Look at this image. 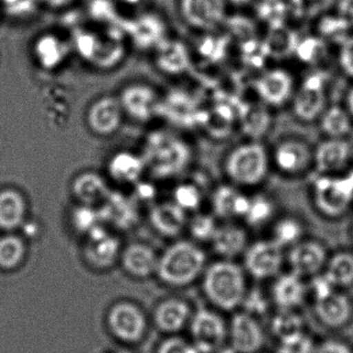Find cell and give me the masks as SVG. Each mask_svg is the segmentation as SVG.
Masks as SVG:
<instances>
[{"label":"cell","instance_id":"52a82bcc","mask_svg":"<svg viewBox=\"0 0 353 353\" xmlns=\"http://www.w3.org/2000/svg\"><path fill=\"white\" fill-rule=\"evenodd\" d=\"M192 344L202 353H216L226 345L228 326L218 312L199 309L189 323Z\"/></svg>","mask_w":353,"mask_h":353},{"label":"cell","instance_id":"83f0119b","mask_svg":"<svg viewBox=\"0 0 353 353\" xmlns=\"http://www.w3.org/2000/svg\"><path fill=\"white\" fill-rule=\"evenodd\" d=\"M72 190L74 196L86 206L100 203L109 195L106 181L94 172H84L76 177Z\"/></svg>","mask_w":353,"mask_h":353},{"label":"cell","instance_id":"7dc6e473","mask_svg":"<svg viewBox=\"0 0 353 353\" xmlns=\"http://www.w3.org/2000/svg\"><path fill=\"white\" fill-rule=\"evenodd\" d=\"M156 353H202L191 343L181 336H168L159 344Z\"/></svg>","mask_w":353,"mask_h":353},{"label":"cell","instance_id":"6da1fadb","mask_svg":"<svg viewBox=\"0 0 353 353\" xmlns=\"http://www.w3.org/2000/svg\"><path fill=\"white\" fill-rule=\"evenodd\" d=\"M247 276L243 266L233 260H219L206 266L201 276L202 291L220 311H239L249 289Z\"/></svg>","mask_w":353,"mask_h":353},{"label":"cell","instance_id":"8d00e7d4","mask_svg":"<svg viewBox=\"0 0 353 353\" xmlns=\"http://www.w3.org/2000/svg\"><path fill=\"white\" fill-rule=\"evenodd\" d=\"M67 51L63 42L57 37H42L36 44V57L46 69H54L63 63Z\"/></svg>","mask_w":353,"mask_h":353},{"label":"cell","instance_id":"ab89813d","mask_svg":"<svg viewBox=\"0 0 353 353\" xmlns=\"http://www.w3.org/2000/svg\"><path fill=\"white\" fill-rule=\"evenodd\" d=\"M218 226L216 216L208 214H196L188 220L187 229L195 243H210Z\"/></svg>","mask_w":353,"mask_h":353},{"label":"cell","instance_id":"74e56055","mask_svg":"<svg viewBox=\"0 0 353 353\" xmlns=\"http://www.w3.org/2000/svg\"><path fill=\"white\" fill-rule=\"evenodd\" d=\"M303 227L297 219L285 216L274 223L272 239L283 249L291 248L301 241Z\"/></svg>","mask_w":353,"mask_h":353},{"label":"cell","instance_id":"d4e9b609","mask_svg":"<svg viewBox=\"0 0 353 353\" xmlns=\"http://www.w3.org/2000/svg\"><path fill=\"white\" fill-rule=\"evenodd\" d=\"M251 199L231 185H220L212 195V210L216 218L228 220L245 218Z\"/></svg>","mask_w":353,"mask_h":353},{"label":"cell","instance_id":"94428289","mask_svg":"<svg viewBox=\"0 0 353 353\" xmlns=\"http://www.w3.org/2000/svg\"><path fill=\"white\" fill-rule=\"evenodd\" d=\"M352 237H353V225H352Z\"/></svg>","mask_w":353,"mask_h":353},{"label":"cell","instance_id":"44dd1931","mask_svg":"<svg viewBox=\"0 0 353 353\" xmlns=\"http://www.w3.org/2000/svg\"><path fill=\"white\" fill-rule=\"evenodd\" d=\"M350 154V145L343 138H327L314 150L313 162L320 173L330 175L346 166Z\"/></svg>","mask_w":353,"mask_h":353},{"label":"cell","instance_id":"4316f807","mask_svg":"<svg viewBox=\"0 0 353 353\" xmlns=\"http://www.w3.org/2000/svg\"><path fill=\"white\" fill-rule=\"evenodd\" d=\"M26 199L21 193L13 189L0 191V229L13 231L26 222Z\"/></svg>","mask_w":353,"mask_h":353},{"label":"cell","instance_id":"4dcf8cb0","mask_svg":"<svg viewBox=\"0 0 353 353\" xmlns=\"http://www.w3.org/2000/svg\"><path fill=\"white\" fill-rule=\"evenodd\" d=\"M132 34L140 47L156 48L165 40L166 26L159 16L146 14L134 22L132 26Z\"/></svg>","mask_w":353,"mask_h":353},{"label":"cell","instance_id":"e0dca14e","mask_svg":"<svg viewBox=\"0 0 353 353\" xmlns=\"http://www.w3.org/2000/svg\"><path fill=\"white\" fill-rule=\"evenodd\" d=\"M254 88L262 102L272 106H281L290 99L293 78L285 70H270L257 78Z\"/></svg>","mask_w":353,"mask_h":353},{"label":"cell","instance_id":"9f6ffc18","mask_svg":"<svg viewBox=\"0 0 353 353\" xmlns=\"http://www.w3.org/2000/svg\"><path fill=\"white\" fill-rule=\"evenodd\" d=\"M36 1L42 3V5L54 8V9H59V8H65L71 5L74 0H36Z\"/></svg>","mask_w":353,"mask_h":353},{"label":"cell","instance_id":"603a6c76","mask_svg":"<svg viewBox=\"0 0 353 353\" xmlns=\"http://www.w3.org/2000/svg\"><path fill=\"white\" fill-rule=\"evenodd\" d=\"M159 254L150 245L134 243L123 249L121 263L130 276L136 279H146L156 274Z\"/></svg>","mask_w":353,"mask_h":353},{"label":"cell","instance_id":"680465c9","mask_svg":"<svg viewBox=\"0 0 353 353\" xmlns=\"http://www.w3.org/2000/svg\"><path fill=\"white\" fill-rule=\"evenodd\" d=\"M117 1L127 6H136L141 3V0H117Z\"/></svg>","mask_w":353,"mask_h":353},{"label":"cell","instance_id":"6f0895ef","mask_svg":"<svg viewBox=\"0 0 353 353\" xmlns=\"http://www.w3.org/2000/svg\"><path fill=\"white\" fill-rule=\"evenodd\" d=\"M347 108H348V112L350 113L351 117H353V88L347 96Z\"/></svg>","mask_w":353,"mask_h":353},{"label":"cell","instance_id":"d6986e66","mask_svg":"<svg viewBox=\"0 0 353 353\" xmlns=\"http://www.w3.org/2000/svg\"><path fill=\"white\" fill-rule=\"evenodd\" d=\"M123 110L136 121H146L158 110V96L150 86L134 84L123 90L121 100Z\"/></svg>","mask_w":353,"mask_h":353},{"label":"cell","instance_id":"8fae6325","mask_svg":"<svg viewBox=\"0 0 353 353\" xmlns=\"http://www.w3.org/2000/svg\"><path fill=\"white\" fill-rule=\"evenodd\" d=\"M327 252L322 243L316 241H303L289 248L286 256L290 272L311 279L321 274L327 261Z\"/></svg>","mask_w":353,"mask_h":353},{"label":"cell","instance_id":"d6a6232c","mask_svg":"<svg viewBox=\"0 0 353 353\" xmlns=\"http://www.w3.org/2000/svg\"><path fill=\"white\" fill-rule=\"evenodd\" d=\"M237 117L243 131L251 138H259L268 131L270 114L259 105H236Z\"/></svg>","mask_w":353,"mask_h":353},{"label":"cell","instance_id":"f6af8a7d","mask_svg":"<svg viewBox=\"0 0 353 353\" xmlns=\"http://www.w3.org/2000/svg\"><path fill=\"white\" fill-rule=\"evenodd\" d=\"M227 48V42L225 39L206 37L202 39L198 45V52L202 57L208 61H216L224 57Z\"/></svg>","mask_w":353,"mask_h":353},{"label":"cell","instance_id":"277c9868","mask_svg":"<svg viewBox=\"0 0 353 353\" xmlns=\"http://www.w3.org/2000/svg\"><path fill=\"white\" fill-rule=\"evenodd\" d=\"M229 179L239 185L253 187L263 181L268 173V156L257 142H248L235 148L225 163Z\"/></svg>","mask_w":353,"mask_h":353},{"label":"cell","instance_id":"1f68e13d","mask_svg":"<svg viewBox=\"0 0 353 353\" xmlns=\"http://www.w3.org/2000/svg\"><path fill=\"white\" fill-rule=\"evenodd\" d=\"M270 328L279 342L290 340L305 332V321L296 310L278 309L270 319Z\"/></svg>","mask_w":353,"mask_h":353},{"label":"cell","instance_id":"ac0fdd59","mask_svg":"<svg viewBox=\"0 0 353 353\" xmlns=\"http://www.w3.org/2000/svg\"><path fill=\"white\" fill-rule=\"evenodd\" d=\"M123 107L117 99L104 97L94 102L88 112V123L94 133L109 136L119 130L123 119Z\"/></svg>","mask_w":353,"mask_h":353},{"label":"cell","instance_id":"5b68a950","mask_svg":"<svg viewBox=\"0 0 353 353\" xmlns=\"http://www.w3.org/2000/svg\"><path fill=\"white\" fill-rule=\"evenodd\" d=\"M314 204L327 218L342 216L353 203V172L346 176L322 175L314 183Z\"/></svg>","mask_w":353,"mask_h":353},{"label":"cell","instance_id":"ba28073f","mask_svg":"<svg viewBox=\"0 0 353 353\" xmlns=\"http://www.w3.org/2000/svg\"><path fill=\"white\" fill-rule=\"evenodd\" d=\"M107 325L111 334L121 342H140L148 330L145 314L135 303L119 301L109 310Z\"/></svg>","mask_w":353,"mask_h":353},{"label":"cell","instance_id":"d590c367","mask_svg":"<svg viewBox=\"0 0 353 353\" xmlns=\"http://www.w3.org/2000/svg\"><path fill=\"white\" fill-rule=\"evenodd\" d=\"M26 245L23 239L14 234L0 237V268L12 270L26 259Z\"/></svg>","mask_w":353,"mask_h":353},{"label":"cell","instance_id":"4fadbf2b","mask_svg":"<svg viewBox=\"0 0 353 353\" xmlns=\"http://www.w3.org/2000/svg\"><path fill=\"white\" fill-rule=\"evenodd\" d=\"M270 295L279 310H297L309 295V287L305 279L289 270L274 279Z\"/></svg>","mask_w":353,"mask_h":353},{"label":"cell","instance_id":"e575fe53","mask_svg":"<svg viewBox=\"0 0 353 353\" xmlns=\"http://www.w3.org/2000/svg\"><path fill=\"white\" fill-rule=\"evenodd\" d=\"M322 132L328 138H344L351 130V115L348 110L332 106L320 117Z\"/></svg>","mask_w":353,"mask_h":353},{"label":"cell","instance_id":"c3c4849f","mask_svg":"<svg viewBox=\"0 0 353 353\" xmlns=\"http://www.w3.org/2000/svg\"><path fill=\"white\" fill-rule=\"evenodd\" d=\"M307 287H309V294L312 295L314 301H321L336 290V287L326 278L323 272L312 276Z\"/></svg>","mask_w":353,"mask_h":353},{"label":"cell","instance_id":"f1b7e54d","mask_svg":"<svg viewBox=\"0 0 353 353\" xmlns=\"http://www.w3.org/2000/svg\"><path fill=\"white\" fill-rule=\"evenodd\" d=\"M299 41L293 30L283 23H278L270 26L263 45L268 57L284 59L294 54Z\"/></svg>","mask_w":353,"mask_h":353},{"label":"cell","instance_id":"60d3db41","mask_svg":"<svg viewBox=\"0 0 353 353\" xmlns=\"http://www.w3.org/2000/svg\"><path fill=\"white\" fill-rule=\"evenodd\" d=\"M274 205L268 198L258 196L251 199L245 221L252 228H260L268 224L274 216Z\"/></svg>","mask_w":353,"mask_h":353},{"label":"cell","instance_id":"681fc988","mask_svg":"<svg viewBox=\"0 0 353 353\" xmlns=\"http://www.w3.org/2000/svg\"><path fill=\"white\" fill-rule=\"evenodd\" d=\"M229 28L232 32V36L239 40H243V42L254 39V26L250 20L243 17H233L230 19H226Z\"/></svg>","mask_w":353,"mask_h":353},{"label":"cell","instance_id":"ffe728a7","mask_svg":"<svg viewBox=\"0 0 353 353\" xmlns=\"http://www.w3.org/2000/svg\"><path fill=\"white\" fill-rule=\"evenodd\" d=\"M121 254V243L117 237L108 234L99 227L90 233L84 256L88 263L97 268H108Z\"/></svg>","mask_w":353,"mask_h":353},{"label":"cell","instance_id":"8992f818","mask_svg":"<svg viewBox=\"0 0 353 353\" xmlns=\"http://www.w3.org/2000/svg\"><path fill=\"white\" fill-rule=\"evenodd\" d=\"M285 260L284 249L274 239H261L245 250L243 268L255 280H270L281 274Z\"/></svg>","mask_w":353,"mask_h":353},{"label":"cell","instance_id":"3957f363","mask_svg":"<svg viewBox=\"0 0 353 353\" xmlns=\"http://www.w3.org/2000/svg\"><path fill=\"white\" fill-rule=\"evenodd\" d=\"M191 157V148L187 142L170 134L158 132L148 138L143 161L156 176L166 179L183 172Z\"/></svg>","mask_w":353,"mask_h":353},{"label":"cell","instance_id":"f5cc1de1","mask_svg":"<svg viewBox=\"0 0 353 353\" xmlns=\"http://www.w3.org/2000/svg\"><path fill=\"white\" fill-rule=\"evenodd\" d=\"M315 353H353V349L344 341L330 339L316 345Z\"/></svg>","mask_w":353,"mask_h":353},{"label":"cell","instance_id":"f546056e","mask_svg":"<svg viewBox=\"0 0 353 353\" xmlns=\"http://www.w3.org/2000/svg\"><path fill=\"white\" fill-rule=\"evenodd\" d=\"M326 278L336 289L351 288L353 286V253L338 251L327 258L323 270Z\"/></svg>","mask_w":353,"mask_h":353},{"label":"cell","instance_id":"30bf717a","mask_svg":"<svg viewBox=\"0 0 353 353\" xmlns=\"http://www.w3.org/2000/svg\"><path fill=\"white\" fill-rule=\"evenodd\" d=\"M226 0H181L183 21L197 30H214L226 20Z\"/></svg>","mask_w":353,"mask_h":353},{"label":"cell","instance_id":"bcb514c9","mask_svg":"<svg viewBox=\"0 0 353 353\" xmlns=\"http://www.w3.org/2000/svg\"><path fill=\"white\" fill-rule=\"evenodd\" d=\"M322 49L321 41L315 37H310L299 41L294 54L303 63H312L322 54Z\"/></svg>","mask_w":353,"mask_h":353},{"label":"cell","instance_id":"484cf974","mask_svg":"<svg viewBox=\"0 0 353 353\" xmlns=\"http://www.w3.org/2000/svg\"><path fill=\"white\" fill-rule=\"evenodd\" d=\"M156 49V63L161 71L168 75L176 76L189 69L191 55L187 46L181 41L165 39Z\"/></svg>","mask_w":353,"mask_h":353},{"label":"cell","instance_id":"7c38bea8","mask_svg":"<svg viewBox=\"0 0 353 353\" xmlns=\"http://www.w3.org/2000/svg\"><path fill=\"white\" fill-rule=\"evenodd\" d=\"M324 78L314 73L303 79L293 100V111L301 121H312L321 117L325 105Z\"/></svg>","mask_w":353,"mask_h":353},{"label":"cell","instance_id":"db71d44e","mask_svg":"<svg viewBox=\"0 0 353 353\" xmlns=\"http://www.w3.org/2000/svg\"><path fill=\"white\" fill-rule=\"evenodd\" d=\"M338 15L352 28L353 0H340L338 3Z\"/></svg>","mask_w":353,"mask_h":353},{"label":"cell","instance_id":"7bdbcfd3","mask_svg":"<svg viewBox=\"0 0 353 353\" xmlns=\"http://www.w3.org/2000/svg\"><path fill=\"white\" fill-rule=\"evenodd\" d=\"M350 28L351 26L339 15L325 16L318 23V30L323 38H343Z\"/></svg>","mask_w":353,"mask_h":353},{"label":"cell","instance_id":"2e32d148","mask_svg":"<svg viewBox=\"0 0 353 353\" xmlns=\"http://www.w3.org/2000/svg\"><path fill=\"white\" fill-rule=\"evenodd\" d=\"M314 314L326 327H344L353 317L352 299L340 289H336L325 299L314 301Z\"/></svg>","mask_w":353,"mask_h":353},{"label":"cell","instance_id":"f35d334b","mask_svg":"<svg viewBox=\"0 0 353 353\" xmlns=\"http://www.w3.org/2000/svg\"><path fill=\"white\" fill-rule=\"evenodd\" d=\"M272 305L270 293L259 287H249L239 310L260 319L268 313Z\"/></svg>","mask_w":353,"mask_h":353},{"label":"cell","instance_id":"836d02e7","mask_svg":"<svg viewBox=\"0 0 353 353\" xmlns=\"http://www.w3.org/2000/svg\"><path fill=\"white\" fill-rule=\"evenodd\" d=\"M144 167L145 163L139 157L131 152H119L111 160L109 171L117 181L133 183L139 179Z\"/></svg>","mask_w":353,"mask_h":353},{"label":"cell","instance_id":"cb8c5ba5","mask_svg":"<svg viewBox=\"0 0 353 353\" xmlns=\"http://www.w3.org/2000/svg\"><path fill=\"white\" fill-rule=\"evenodd\" d=\"M210 243L221 259L233 260L245 254L249 247V237L243 227L235 224H225L218 226Z\"/></svg>","mask_w":353,"mask_h":353},{"label":"cell","instance_id":"11a10c76","mask_svg":"<svg viewBox=\"0 0 353 353\" xmlns=\"http://www.w3.org/2000/svg\"><path fill=\"white\" fill-rule=\"evenodd\" d=\"M6 7L10 8V9H20V8L23 7V6H26L28 7L30 3H36V0H0Z\"/></svg>","mask_w":353,"mask_h":353},{"label":"cell","instance_id":"9a60e30c","mask_svg":"<svg viewBox=\"0 0 353 353\" xmlns=\"http://www.w3.org/2000/svg\"><path fill=\"white\" fill-rule=\"evenodd\" d=\"M314 150L301 139L283 140L272 152L274 165L281 172L299 174L313 162Z\"/></svg>","mask_w":353,"mask_h":353},{"label":"cell","instance_id":"91938a15","mask_svg":"<svg viewBox=\"0 0 353 353\" xmlns=\"http://www.w3.org/2000/svg\"><path fill=\"white\" fill-rule=\"evenodd\" d=\"M303 0H294L295 3H303Z\"/></svg>","mask_w":353,"mask_h":353},{"label":"cell","instance_id":"ee69618b","mask_svg":"<svg viewBox=\"0 0 353 353\" xmlns=\"http://www.w3.org/2000/svg\"><path fill=\"white\" fill-rule=\"evenodd\" d=\"M316 344L307 334L279 342L276 353H315Z\"/></svg>","mask_w":353,"mask_h":353},{"label":"cell","instance_id":"9c48e42d","mask_svg":"<svg viewBox=\"0 0 353 353\" xmlns=\"http://www.w3.org/2000/svg\"><path fill=\"white\" fill-rule=\"evenodd\" d=\"M265 338L263 326L258 318L241 310L233 314L228 326V340L236 353H259Z\"/></svg>","mask_w":353,"mask_h":353},{"label":"cell","instance_id":"816d5d0a","mask_svg":"<svg viewBox=\"0 0 353 353\" xmlns=\"http://www.w3.org/2000/svg\"><path fill=\"white\" fill-rule=\"evenodd\" d=\"M339 63L343 72L353 77V37L345 39L341 44Z\"/></svg>","mask_w":353,"mask_h":353},{"label":"cell","instance_id":"b9f144b4","mask_svg":"<svg viewBox=\"0 0 353 353\" xmlns=\"http://www.w3.org/2000/svg\"><path fill=\"white\" fill-rule=\"evenodd\" d=\"M173 202L185 212H196L202 202L199 187L191 183H181L173 191Z\"/></svg>","mask_w":353,"mask_h":353},{"label":"cell","instance_id":"7402d4cb","mask_svg":"<svg viewBox=\"0 0 353 353\" xmlns=\"http://www.w3.org/2000/svg\"><path fill=\"white\" fill-rule=\"evenodd\" d=\"M150 222L159 234L175 239L187 229V212L173 201L162 202L150 210Z\"/></svg>","mask_w":353,"mask_h":353},{"label":"cell","instance_id":"f907efd6","mask_svg":"<svg viewBox=\"0 0 353 353\" xmlns=\"http://www.w3.org/2000/svg\"><path fill=\"white\" fill-rule=\"evenodd\" d=\"M84 206L85 208L76 212V216L73 220L75 221L76 230L90 234V232L99 228V226H97L98 218H96L94 210H90V206Z\"/></svg>","mask_w":353,"mask_h":353},{"label":"cell","instance_id":"5bb4252c","mask_svg":"<svg viewBox=\"0 0 353 353\" xmlns=\"http://www.w3.org/2000/svg\"><path fill=\"white\" fill-rule=\"evenodd\" d=\"M193 310L185 299L179 297H169L154 307L152 320L160 332L173 336L189 325Z\"/></svg>","mask_w":353,"mask_h":353},{"label":"cell","instance_id":"7a4b0ae2","mask_svg":"<svg viewBox=\"0 0 353 353\" xmlns=\"http://www.w3.org/2000/svg\"><path fill=\"white\" fill-rule=\"evenodd\" d=\"M208 266L206 254L195 241H175L159 255L156 276L163 284L181 288L201 278Z\"/></svg>","mask_w":353,"mask_h":353}]
</instances>
